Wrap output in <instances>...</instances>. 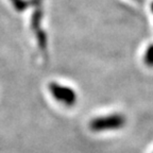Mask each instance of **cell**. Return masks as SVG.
I'll return each mask as SVG.
<instances>
[{
  "label": "cell",
  "instance_id": "cell-3",
  "mask_svg": "<svg viewBox=\"0 0 153 153\" xmlns=\"http://www.w3.org/2000/svg\"><path fill=\"white\" fill-rule=\"evenodd\" d=\"M143 62L148 66L153 67V44L147 48L145 56H143Z\"/></svg>",
  "mask_w": 153,
  "mask_h": 153
},
{
  "label": "cell",
  "instance_id": "cell-5",
  "mask_svg": "<svg viewBox=\"0 0 153 153\" xmlns=\"http://www.w3.org/2000/svg\"><path fill=\"white\" fill-rule=\"evenodd\" d=\"M151 11L153 12V2H152V4H151Z\"/></svg>",
  "mask_w": 153,
  "mask_h": 153
},
{
  "label": "cell",
  "instance_id": "cell-1",
  "mask_svg": "<svg viewBox=\"0 0 153 153\" xmlns=\"http://www.w3.org/2000/svg\"><path fill=\"white\" fill-rule=\"evenodd\" d=\"M126 123V118L121 114H112L101 116L93 119L89 123V128L94 132L114 131L119 130Z\"/></svg>",
  "mask_w": 153,
  "mask_h": 153
},
{
  "label": "cell",
  "instance_id": "cell-4",
  "mask_svg": "<svg viewBox=\"0 0 153 153\" xmlns=\"http://www.w3.org/2000/svg\"><path fill=\"white\" fill-rule=\"evenodd\" d=\"M13 3V5L15 7V9L18 10V11H24L27 7V3L22 0H11Z\"/></svg>",
  "mask_w": 153,
  "mask_h": 153
},
{
  "label": "cell",
  "instance_id": "cell-2",
  "mask_svg": "<svg viewBox=\"0 0 153 153\" xmlns=\"http://www.w3.org/2000/svg\"><path fill=\"white\" fill-rule=\"evenodd\" d=\"M49 91L57 101H60L61 103L67 106H72L76 101V93L70 87H66V86L52 82L49 84Z\"/></svg>",
  "mask_w": 153,
  "mask_h": 153
}]
</instances>
